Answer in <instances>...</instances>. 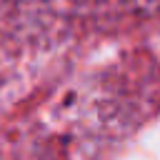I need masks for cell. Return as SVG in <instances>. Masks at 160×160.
Masks as SVG:
<instances>
[{
    "mask_svg": "<svg viewBox=\"0 0 160 160\" xmlns=\"http://www.w3.org/2000/svg\"><path fill=\"white\" fill-rule=\"evenodd\" d=\"M135 12H142V15H155L160 12V0H125Z\"/></svg>",
    "mask_w": 160,
    "mask_h": 160,
    "instance_id": "cell-1",
    "label": "cell"
}]
</instances>
